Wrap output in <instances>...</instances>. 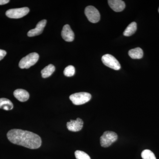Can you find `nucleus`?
Returning <instances> with one entry per match:
<instances>
[{"instance_id":"1","label":"nucleus","mask_w":159,"mask_h":159,"mask_svg":"<svg viewBox=\"0 0 159 159\" xmlns=\"http://www.w3.org/2000/svg\"><path fill=\"white\" fill-rule=\"evenodd\" d=\"M9 141L13 144L21 145L31 149H37L40 147V137L31 132L20 129H12L7 134Z\"/></svg>"},{"instance_id":"2","label":"nucleus","mask_w":159,"mask_h":159,"mask_svg":"<svg viewBox=\"0 0 159 159\" xmlns=\"http://www.w3.org/2000/svg\"><path fill=\"white\" fill-rule=\"evenodd\" d=\"M39 59V55L37 53H31L20 61L19 66L21 69H29L34 65Z\"/></svg>"},{"instance_id":"3","label":"nucleus","mask_w":159,"mask_h":159,"mask_svg":"<svg viewBox=\"0 0 159 159\" xmlns=\"http://www.w3.org/2000/svg\"><path fill=\"white\" fill-rule=\"evenodd\" d=\"M91 97L92 96L89 93L81 92L72 94L70 96V99L74 105H80L89 102Z\"/></svg>"},{"instance_id":"4","label":"nucleus","mask_w":159,"mask_h":159,"mask_svg":"<svg viewBox=\"0 0 159 159\" xmlns=\"http://www.w3.org/2000/svg\"><path fill=\"white\" fill-rule=\"evenodd\" d=\"M117 139L118 135L116 133L114 132L107 131L104 132L100 137V144L102 147H108L114 142H116Z\"/></svg>"},{"instance_id":"5","label":"nucleus","mask_w":159,"mask_h":159,"mask_svg":"<svg viewBox=\"0 0 159 159\" xmlns=\"http://www.w3.org/2000/svg\"><path fill=\"white\" fill-rule=\"evenodd\" d=\"M28 7L10 9L6 11V14L7 17L12 19L20 18L25 16L29 12Z\"/></svg>"},{"instance_id":"6","label":"nucleus","mask_w":159,"mask_h":159,"mask_svg":"<svg viewBox=\"0 0 159 159\" xmlns=\"http://www.w3.org/2000/svg\"><path fill=\"white\" fill-rule=\"evenodd\" d=\"M102 63L107 66L118 70L121 68V65L116 58L110 54H106L102 57Z\"/></svg>"},{"instance_id":"7","label":"nucleus","mask_w":159,"mask_h":159,"mask_svg":"<svg viewBox=\"0 0 159 159\" xmlns=\"http://www.w3.org/2000/svg\"><path fill=\"white\" fill-rule=\"evenodd\" d=\"M84 13L88 19L91 23H97L100 20V13L94 6H87L85 8Z\"/></svg>"},{"instance_id":"8","label":"nucleus","mask_w":159,"mask_h":159,"mask_svg":"<svg viewBox=\"0 0 159 159\" xmlns=\"http://www.w3.org/2000/svg\"><path fill=\"white\" fill-rule=\"evenodd\" d=\"M84 122L80 118H77L76 120H70L67 123V127L69 130L77 132L82 129Z\"/></svg>"},{"instance_id":"9","label":"nucleus","mask_w":159,"mask_h":159,"mask_svg":"<svg viewBox=\"0 0 159 159\" xmlns=\"http://www.w3.org/2000/svg\"><path fill=\"white\" fill-rule=\"evenodd\" d=\"M47 24V20H43L38 23L35 29H31L28 32V36L29 37H33L39 35L42 33L43 29Z\"/></svg>"},{"instance_id":"10","label":"nucleus","mask_w":159,"mask_h":159,"mask_svg":"<svg viewBox=\"0 0 159 159\" xmlns=\"http://www.w3.org/2000/svg\"><path fill=\"white\" fill-rule=\"evenodd\" d=\"M61 34L63 39H64L66 41L70 42L74 41V33L69 25H66L64 26Z\"/></svg>"},{"instance_id":"11","label":"nucleus","mask_w":159,"mask_h":159,"mask_svg":"<svg viewBox=\"0 0 159 159\" xmlns=\"http://www.w3.org/2000/svg\"><path fill=\"white\" fill-rule=\"evenodd\" d=\"M109 6L112 10L116 12L123 11L125 8V3L121 0H109Z\"/></svg>"},{"instance_id":"12","label":"nucleus","mask_w":159,"mask_h":159,"mask_svg":"<svg viewBox=\"0 0 159 159\" xmlns=\"http://www.w3.org/2000/svg\"><path fill=\"white\" fill-rule=\"evenodd\" d=\"M14 97L20 102H25L29 98V93L25 90L18 89L16 90L13 93Z\"/></svg>"},{"instance_id":"13","label":"nucleus","mask_w":159,"mask_h":159,"mask_svg":"<svg viewBox=\"0 0 159 159\" xmlns=\"http://www.w3.org/2000/svg\"><path fill=\"white\" fill-rule=\"evenodd\" d=\"M128 54L133 59H141L143 56V51L141 48H137L129 50Z\"/></svg>"},{"instance_id":"14","label":"nucleus","mask_w":159,"mask_h":159,"mask_svg":"<svg viewBox=\"0 0 159 159\" xmlns=\"http://www.w3.org/2000/svg\"><path fill=\"white\" fill-rule=\"evenodd\" d=\"M13 108V103L9 99L5 98L0 99V108L3 109L5 110L9 111Z\"/></svg>"},{"instance_id":"15","label":"nucleus","mask_w":159,"mask_h":159,"mask_svg":"<svg viewBox=\"0 0 159 159\" xmlns=\"http://www.w3.org/2000/svg\"><path fill=\"white\" fill-rule=\"evenodd\" d=\"M55 70V68L54 65L52 64L49 65L42 70V76L44 78H48L53 74Z\"/></svg>"},{"instance_id":"16","label":"nucleus","mask_w":159,"mask_h":159,"mask_svg":"<svg viewBox=\"0 0 159 159\" xmlns=\"http://www.w3.org/2000/svg\"><path fill=\"white\" fill-rule=\"evenodd\" d=\"M137 29V23L136 22H132L130 23L126 29H125V31L123 32V34L125 36H129L134 34L135 32L136 31Z\"/></svg>"},{"instance_id":"17","label":"nucleus","mask_w":159,"mask_h":159,"mask_svg":"<svg viewBox=\"0 0 159 159\" xmlns=\"http://www.w3.org/2000/svg\"><path fill=\"white\" fill-rule=\"evenodd\" d=\"M141 156L143 159H157L153 152L148 149L143 150Z\"/></svg>"},{"instance_id":"18","label":"nucleus","mask_w":159,"mask_h":159,"mask_svg":"<svg viewBox=\"0 0 159 159\" xmlns=\"http://www.w3.org/2000/svg\"><path fill=\"white\" fill-rule=\"evenodd\" d=\"M64 74L66 77H70L75 74V69L74 66H69L65 69Z\"/></svg>"},{"instance_id":"19","label":"nucleus","mask_w":159,"mask_h":159,"mask_svg":"<svg viewBox=\"0 0 159 159\" xmlns=\"http://www.w3.org/2000/svg\"><path fill=\"white\" fill-rule=\"evenodd\" d=\"M75 156L77 159H91L88 154L82 151H76L75 152Z\"/></svg>"},{"instance_id":"20","label":"nucleus","mask_w":159,"mask_h":159,"mask_svg":"<svg viewBox=\"0 0 159 159\" xmlns=\"http://www.w3.org/2000/svg\"><path fill=\"white\" fill-rule=\"evenodd\" d=\"M6 54L7 53L6 51L0 49V61L3 59V58L6 56Z\"/></svg>"},{"instance_id":"21","label":"nucleus","mask_w":159,"mask_h":159,"mask_svg":"<svg viewBox=\"0 0 159 159\" xmlns=\"http://www.w3.org/2000/svg\"><path fill=\"white\" fill-rule=\"evenodd\" d=\"M9 0H0V5H4L9 3Z\"/></svg>"},{"instance_id":"22","label":"nucleus","mask_w":159,"mask_h":159,"mask_svg":"<svg viewBox=\"0 0 159 159\" xmlns=\"http://www.w3.org/2000/svg\"><path fill=\"white\" fill-rule=\"evenodd\" d=\"M158 11H159V10H158Z\"/></svg>"}]
</instances>
